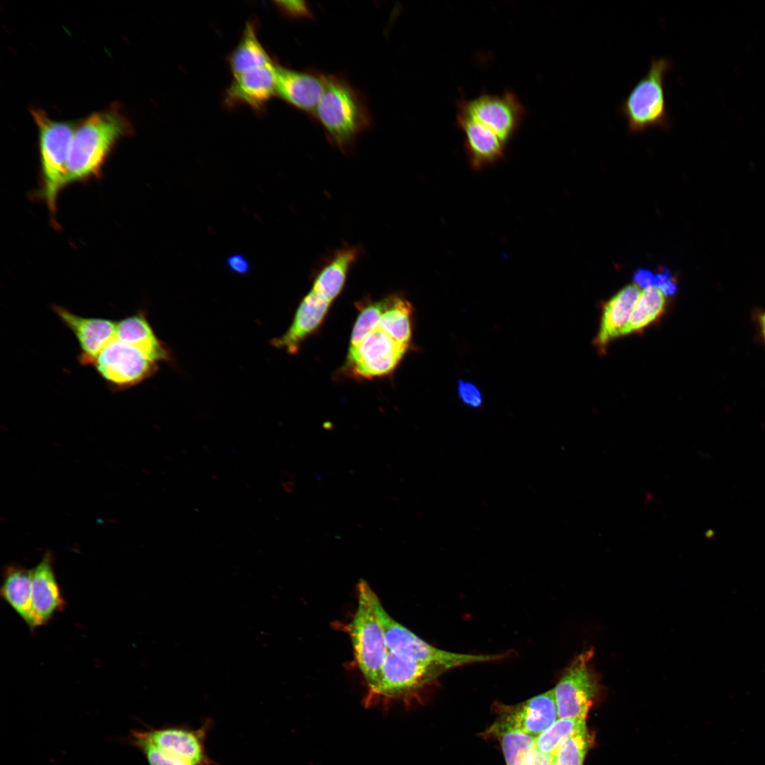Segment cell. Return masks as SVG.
Returning <instances> with one entry per match:
<instances>
[{
    "label": "cell",
    "instance_id": "obj_2",
    "mask_svg": "<svg viewBox=\"0 0 765 765\" xmlns=\"http://www.w3.org/2000/svg\"><path fill=\"white\" fill-rule=\"evenodd\" d=\"M212 720L205 719L200 727L168 725L130 732L126 743L138 749L149 765H220L210 757L205 747Z\"/></svg>",
    "mask_w": 765,
    "mask_h": 765
},
{
    "label": "cell",
    "instance_id": "obj_26",
    "mask_svg": "<svg viewBox=\"0 0 765 765\" xmlns=\"http://www.w3.org/2000/svg\"><path fill=\"white\" fill-rule=\"evenodd\" d=\"M413 307L406 299L392 295L387 298L386 307L378 327L400 344L409 346L412 336Z\"/></svg>",
    "mask_w": 765,
    "mask_h": 765
},
{
    "label": "cell",
    "instance_id": "obj_4",
    "mask_svg": "<svg viewBox=\"0 0 765 765\" xmlns=\"http://www.w3.org/2000/svg\"><path fill=\"white\" fill-rule=\"evenodd\" d=\"M314 113L329 140L346 152L369 124V116L357 93L344 80L326 76L324 91Z\"/></svg>",
    "mask_w": 765,
    "mask_h": 765
},
{
    "label": "cell",
    "instance_id": "obj_24",
    "mask_svg": "<svg viewBox=\"0 0 765 765\" xmlns=\"http://www.w3.org/2000/svg\"><path fill=\"white\" fill-rule=\"evenodd\" d=\"M256 23H246L242 37L229 55L227 61L233 76L273 62L257 35Z\"/></svg>",
    "mask_w": 765,
    "mask_h": 765
},
{
    "label": "cell",
    "instance_id": "obj_33",
    "mask_svg": "<svg viewBox=\"0 0 765 765\" xmlns=\"http://www.w3.org/2000/svg\"><path fill=\"white\" fill-rule=\"evenodd\" d=\"M227 266L231 272L239 276L247 275L251 268L249 261L240 254L229 256L227 259Z\"/></svg>",
    "mask_w": 765,
    "mask_h": 765
},
{
    "label": "cell",
    "instance_id": "obj_17",
    "mask_svg": "<svg viewBox=\"0 0 765 765\" xmlns=\"http://www.w3.org/2000/svg\"><path fill=\"white\" fill-rule=\"evenodd\" d=\"M325 85V76L278 65L276 96L296 108L314 112Z\"/></svg>",
    "mask_w": 765,
    "mask_h": 765
},
{
    "label": "cell",
    "instance_id": "obj_18",
    "mask_svg": "<svg viewBox=\"0 0 765 765\" xmlns=\"http://www.w3.org/2000/svg\"><path fill=\"white\" fill-rule=\"evenodd\" d=\"M331 303L310 290L300 302L292 324L280 336L271 341V344L294 354L299 351L301 343L322 323Z\"/></svg>",
    "mask_w": 765,
    "mask_h": 765
},
{
    "label": "cell",
    "instance_id": "obj_29",
    "mask_svg": "<svg viewBox=\"0 0 765 765\" xmlns=\"http://www.w3.org/2000/svg\"><path fill=\"white\" fill-rule=\"evenodd\" d=\"M593 742L587 729L564 740L552 755L555 765H583L585 756Z\"/></svg>",
    "mask_w": 765,
    "mask_h": 765
},
{
    "label": "cell",
    "instance_id": "obj_15",
    "mask_svg": "<svg viewBox=\"0 0 765 765\" xmlns=\"http://www.w3.org/2000/svg\"><path fill=\"white\" fill-rule=\"evenodd\" d=\"M52 310L77 339L80 347L78 360L83 366H92L100 352L115 336L116 321L84 317L59 305H53Z\"/></svg>",
    "mask_w": 765,
    "mask_h": 765
},
{
    "label": "cell",
    "instance_id": "obj_23",
    "mask_svg": "<svg viewBox=\"0 0 765 765\" xmlns=\"http://www.w3.org/2000/svg\"><path fill=\"white\" fill-rule=\"evenodd\" d=\"M0 594L30 630L36 629L32 608L31 570L16 564L6 566Z\"/></svg>",
    "mask_w": 765,
    "mask_h": 765
},
{
    "label": "cell",
    "instance_id": "obj_12",
    "mask_svg": "<svg viewBox=\"0 0 765 765\" xmlns=\"http://www.w3.org/2000/svg\"><path fill=\"white\" fill-rule=\"evenodd\" d=\"M408 347L377 327L358 346L349 349L347 364L356 377L372 378L385 375L396 368Z\"/></svg>",
    "mask_w": 765,
    "mask_h": 765
},
{
    "label": "cell",
    "instance_id": "obj_5",
    "mask_svg": "<svg viewBox=\"0 0 765 765\" xmlns=\"http://www.w3.org/2000/svg\"><path fill=\"white\" fill-rule=\"evenodd\" d=\"M370 586L363 579L357 584L358 604L347 626L357 665L370 693L380 681L387 647L383 628L372 606Z\"/></svg>",
    "mask_w": 765,
    "mask_h": 765
},
{
    "label": "cell",
    "instance_id": "obj_38",
    "mask_svg": "<svg viewBox=\"0 0 765 765\" xmlns=\"http://www.w3.org/2000/svg\"><path fill=\"white\" fill-rule=\"evenodd\" d=\"M763 334H764V340H765V331H763Z\"/></svg>",
    "mask_w": 765,
    "mask_h": 765
},
{
    "label": "cell",
    "instance_id": "obj_16",
    "mask_svg": "<svg viewBox=\"0 0 765 765\" xmlns=\"http://www.w3.org/2000/svg\"><path fill=\"white\" fill-rule=\"evenodd\" d=\"M32 608L36 628L50 623L64 610L66 602L53 569V557L47 552L31 569Z\"/></svg>",
    "mask_w": 765,
    "mask_h": 765
},
{
    "label": "cell",
    "instance_id": "obj_39",
    "mask_svg": "<svg viewBox=\"0 0 765 765\" xmlns=\"http://www.w3.org/2000/svg\"><path fill=\"white\" fill-rule=\"evenodd\" d=\"M551 765H555V764H554L553 762H552V764H551Z\"/></svg>",
    "mask_w": 765,
    "mask_h": 765
},
{
    "label": "cell",
    "instance_id": "obj_14",
    "mask_svg": "<svg viewBox=\"0 0 765 765\" xmlns=\"http://www.w3.org/2000/svg\"><path fill=\"white\" fill-rule=\"evenodd\" d=\"M277 75L278 64L273 62L233 76L225 91L224 103L227 108L246 105L261 113L276 96Z\"/></svg>",
    "mask_w": 765,
    "mask_h": 765
},
{
    "label": "cell",
    "instance_id": "obj_27",
    "mask_svg": "<svg viewBox=\"0 0 765 765\" xmlns=\"http://www.w3.org/2000/svg\"><path fill=\"white\" fill-rule=\"evenodd\" d=\"M667 305V296L656 287L643 290L620 336L640 332L662 316Z\"/></svg>",
    "mask_w": 765,
    "mask_h": 765
},
{
    "label": "cell",
    "instance_id": "obj_13",
    "mask_svg": "<svg viewBox=\"0 0 765 765\" xmlns=\"http://www.w3.org/2000/svg\"><path fill=\"white\" fill-rule=\"evenodd\" d=\"M497 710L494 725L522 731L535 738L558 718L552 689L518 704H499Z\"/></svg>",
    "mask_w": 765,
    "mask_h": 765
},
{
    "label": "cell",
    "instance_id": "obj_31",
    "mask_svg": "<svg viewBox=\"0 0 765 765\" xmlns=\"http://www.w3.org/2000/svg\"><path fill=\"white\" fill-rule=\"evenodd\" d=\"M458 393L460 400L471 407L478 408L482 404V395L480 390L470 382L458 380Z\"/></svg>",
    "mask_w": 765,
    "mask_h": 765
},
{
    "label": "cell",
    "instance_id": "obj_19",
    "mask_svg": "<svg viewBox=\"0 0 765 765\" xmlns=\"http://www.w3.org/2000/svg\"><path fill=\"white\" fill-rule=\"evenodd\" d=\"M456 121L463 133L465 150L473 169L481 170L504 159L507 144L497 135L465 117L456 115Z\"/></svg>",
    "mask_w": 765,
    "mask_h": 765
},
{
    "label": "cell",
    "instance_id": "obj_1",
    "mask_svg": "<svg viewBox=\"0 0 765 765\" xmlns=\"http://www.w3.org/2000/svg\"><path fill=\"white\" fill-rule=\"evenodd\" d=\"M132 132L130 122L115 104L82 120L71 141L64 186L98 176L115 143Z\"/></svg>",
    "mask_w": 765,
    "mask_h": 765
},
{
    "label": "cell",
    "instance_id": "obj_28",
    "mask_svg": "<svg viewBox=\"0 0 765 765\" xmlns=\"http://www.w3.org/2000/svg\"><path fill=\"white\" fill-rule=\"evenodd\" d=\"M586 729L584 719L557 718L536 737V749L541 754L552 756L564 740Z\"/></svg>",
    "mask_w": 765,
    "mask_h": 765
},
{
    "label": "cell",
    "instance_id": "obj_22",
    "mask_svg": "<svg viewBox=\"0 0 765 765\" xmlns=\"http://www.w3.org/2000/svg\"><path fill=\"white\" fill-rule=\"evenodd\" d=\"M640 287L629 284L620 289L603 307L599 333L595 345L600 351H605L608 343L620 336L628 324L640 295Z\"/></svg>",
    "mask_w": 765,
    "mask_h": 765
},
{
    "label": "cell",
    "instance_id": "obj_11",
    "mask_svg": "<svg viewBox=\"0 0 765 765\" xmlns=\"http://www.w3.org/2000/svg\"><path fill=\"white\" fill-rule=\"evenodd\" d=\"M593 651L577 656L553 690L558 718L584 719L599 693V684L590 668Z\"/></svg>",
    "mask_w": 765,
    "mask_h": 765
},
{
    "label": "cell",
    "instance_id": "obj_7",
    "mask_svg": "<svg viewBox=\"0 0 765 765\" xmlns=\"http://www.w3.org/2000/svg\"><path fill=\"white\" fill-rule=\"evenodd\" d=\"M369 596L377 618L383 628L387 651L399 657L439 664L448 669L503 657L499 654L455 653L437 648L395 620L384 608L371 588Z\"/></svg>",
    "mask_w": 765,
    "mask_h": 765
},
{
    "label": "cell",
    "instance_id": "obj_34",
    "mask_svg": "<svg viewBox=\"0 0 765 765\" xmlns=\"http://www.w3.org/2000/svg\"><path fill=\"white\" fill-rule=\"evenodd\" d=\"M280 11L291 16H307L309 11L303 1H276Z\"/></svg>",
    "mask_w": 765,
    "mask_h": 765
},
{
    "label": "cell",
    "instance_id": "obj_21",
    "mask_svg": "<svg viewBox=\"0 0 765 765\" xmlns=\"http://www.w3.org/2000/svg\"><path fill=\"white\" fill-rule=\"evenodd\" d=\"M361 251L358 246L349 245L334 251L317 273L311 290L332 303L343 290L348 273Z\"/></svg>",
    "mask_w": 765,
    "mask_h": 765
},
{
    "label": "cell",
    "instance_id": "obj_3",
    "mask_svg": "<svg viewBox=\"0 0 765 765\" xmlns=\"http://www.w3.org/2000/svg\"><path fill=\"white\" fill-rule=\"evenodd\" d=\"M672 67L667 57L653 58L645 74L635 84L620 106L628 130L642 133L652 128L669 130L665 78Z\"/></svg>",
    "mask_w": 765,
    "mask_h": 765
},
{
    "label": "cell",
    "instance_id": "obj_6",
    "mask_svg": "<svg viewBox=\"0 0 765 765\" xmlns=\"http://www.w3.org/2000/svg\"><path fill=\"white\" fill-rule=\"evenodd\" d=\"M38 128L42 173L40 195L51 212H55L58 195L64 187L71 141L76 125L55 120L41 109L30 111Z\"/></svg>",
    "mask_w": 765,
    "mask_h": 765
},
{
    "label": "cell",
    "instance_id": "obj_35",
    "mask_svg": "<svg viewBox=\"0 0 765 765\" xmlns=\"http://www.w3.org/2000/svg\"><path fill=\"white\" fill-rule=\"evenodd\" d=\"M633 279L635 284L645 290L654 287L655 273L648 268H639L633 272Z\"/></svg>",
    "mask_w": 765,
    "mask_h": 765
},
{
    "label": "cell",
    "instance_id": "obj_9",
    "mask_svg": "<svg viewBox=\"0 0 765 765\" xmlns=\"http://www.w3.org/2000/svg\"><path fill=\"white\" fill-rule=\"evenodd\" d=\"M526 113L518 97L509 90L501 94L482 93L471 99L462 98L457 103L456 115L480 124L506 144L519 130Z\"/></svg>",
    "mask_w": 765,
    "mask_h": 765
},
{
    "label": "cell",
    "instance_id": "obj_20",
    "mask_svg": "<svg viewBox=\"0 0 765 765\" xmlns=\"http://www.w3.org/2000/svg\"><path fill=\"white\" fill-rule=\"evenodd\" d=\"M115 337L137 347L153 361H173L171 351L157 336L143 310L117 322Z\"/></svg>",
    "mask_w": 765,
    "mask_h": 765
},
{
    "label": "cell",
    "instance_id": "obj_37",
    "mask_svg": "<svg viewBox=\"0 0 765 765\" xmlns=\"http://www.w3.org/2000/svg\"><path fill=\"white\" fill-rule=\"evenodd\" d=\"M760 323L763 331H765V313L760 317Z\"/></svg>",
    "mask_w": 765,
    "mask_h": 765
},
{
    "label": "cell",
    "instance_id": "obj_30",
    "mask_svg": "<svg viewBox=\"0 0 765 765\" xmlns=\"http://www.w3.org/2000/svg\"><path fill=\"white\" fill-rule=\"evenodd\" d=\"M387 302V298L370 302L362 309L353 328L349 349L358 346L364 339L378 327Z\"/></svg>",
    "mask_w": 765,
    "mask_h": 765
},
{
    "label": "cell",
    "instance_id": "obj_32",
    "mask_svg": "<svg viewBox=\"0 0 765 765\" xmlns=\"http://www.w3.org/2000/svg\"><path fill=\"white\" fill-rule=\"evenodd\" d=\"M654 287L666 296L674 295L678 290L676 279L667 267H660L655 273Z\"/></svg>",
    "mask_w": 765,
    "mask_h": 765
},
{
    "label": "cell",
    "instance_id": "obj_10",
    "mask_svg": "<svg viewBox=\"0 0 765 765\" xmlns=\"http://www.w3.org/2000/svg\"><path fill=\"white\" fill-rule=\"evenodd\" d=\"M92 366L113 392L136 386L159 369L157 363L139 348L115 336L100 352Z\"/></svg>",
    "mask_w": 765,
    "mask_h": 765
},
{
    "label": "cell",
    "instance_id": "obj_36",
    "mask_svg": "<svg viewBox=\"0 0 765 765\" xmlns=\"http://www.w3.org/2000/svg\"><path fill=\"white\" fill-rule=\"evenodd\" d=\"M552 756L541 754L536 751L532 761L528 765H551Z\"/></svg>",
    "mask_w": 765,
    "mask_h": 765
},
{
    "label": "cell",
    "instance_id": "obj_8",
    "mask_svg": "<svg viewBox=\"0 0 765 765\" xmlns=\"http://www.w3.org/2000/svg\"><path fill=\"white\" fill-rule=\"evenodd\" d=\"M449 670L432 663L399 657L387 651L378 686L367 693L366 706L409 703L425 686Z\"/></svg>",
    "mask_w": 765,
    "mask_h": 765
},
{
    "label": "cell",
    "instance_id": "obj_25",
    "mask_svg": "<svg viewBox=\"0 0 765 765\" xmlns=\"http://www.w3.org/2000/svg\"><path fill=\"white\" fill-rule=\"evenodd\" d=\"M500 742L506 765H528L536 752V738L517 730L494 724L487 732Z\"/></svg>",
    "mask_w": 765,
    "mask_h": 765
}]
</instances>
